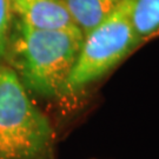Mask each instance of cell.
<instances>
[{
    "label": "cell",
    "mask_w": 159,
    "mask_h": 159,
    "mask_svg": "<svg viewBox=\"0 0 159 159\" xmlns=\"http://www.w3.org/2000/svg\"><path fill=\"white\" fill-rule=\"evenodd\" d=\"M83 39L79 29L37 30L17 20L6 57L27 91L43 98L61 97Z\"/></svg>",
    "instance_id": "1"
},
{
    "label": "cell",
    "mask_w": 159,
    "mask_h": 159,
    "mask_svg": "<svg viewBox=\"0 0 159 159\" xmlns=\"http://www.w3.org/2000/svg\"><path fill=\"white\" fill-rule=\"evenodd\" d=\"M53 130L14 70L0 64V159H50Z\"/></svg>",
    "instance_id": "2"
},
{
    "label": "cell",
    "mask_w": 159,
    "mask_h": 159,
    "mask_svg": "<svg viewBox=\"0 0 159 159\" xmlns=\"http://www.w3.org/2000/svg\"><path fill=\"white\" fill-rule=\"evenodd\" d=\"M134 0H121L110 16L84 35L77 61L63 96H75L99 80L125 59L143 41L132 23Z\"/></svg>",
    "instance_id": "3"
},
{
    "label": "cell",
    "mask_w": 159,
    "mask_h": 159,
    "mask_svg": "<svg viewBox=\"0 0 159 159\" xmlns=\"http://www.w3.org/2000/svg\"><path fill=\"white\" fill-rule=\"evenodd\" d=\"M18 20L37 30L78 29L63 0H11Z\"/></svg>",
    "instance_id": "4"
},
{
    "label": "cell",
    "mask_w": 159,
    "mask_h": 159,
    "mask_svg": "<svg viewBox=\"0 0 159 159\" xmlns=\"http://www.w3.org/2000/svg\"><path fill=\"white\" fill-rule=\"evenodd\" d=\"M121 0H63L75 26L83 35L102 23Z\"/></svg>",
    "instance_id": "5"
},
{
    "label": "cell",
    "mask_w": 159,
    "mask_h": 159,
    "mask_svg": "<svg viewBox=\"0 0 159 159\" xmlns=\"http://www.w3.org/2000/svg\"><path fill=\"white\" fill-rule=\"evenodd\" d=\"M132 23L142 41L157 33L159 31V0H134Z\"/></svg>",
    "instance_id": "6"
},
{
    "label": "cell",
    "mask_w": 159,
    "mask_h": 159,
    "mask_svg": "<svg viewBox=\"0 0 159 159\" xmlns=\"http://www.w3.org/2000/svg\"><path fill=\"white\" fill-rule=\"evenodd\" d=\"M13 14L11 0H0V60L6 57L12 32Z\"/></svg>",
    "instance_id": "7"
}]
</instances>
